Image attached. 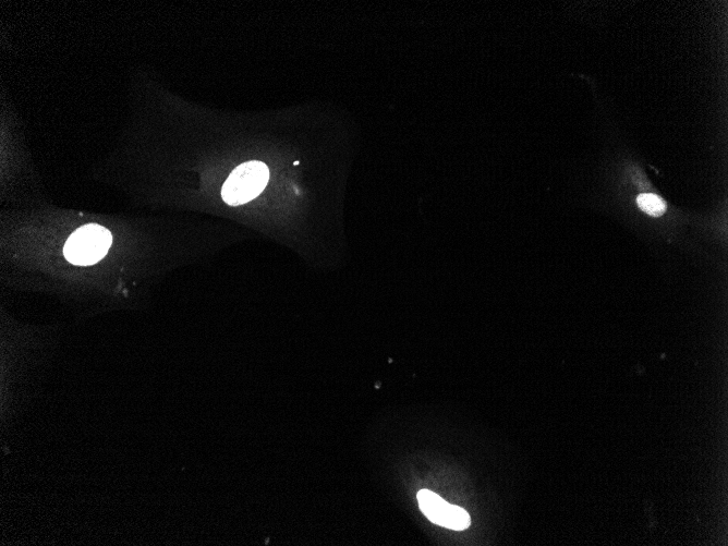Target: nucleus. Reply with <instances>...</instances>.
Masks as SVG:
<instances>
[{"instance_id":"f257e3e1","label":"nucleus","mask_w":728,"mask_h":546,"mask_svg":"<svg viewBox=\"0 0 728 546\" xmlns=\"http://www.w3.org/2000/svg\"><path fill=\"white\" fill-rule=\"evenodd\" d=\"M112 244L109 230L101 225L88 224L71 234L66 241L64 256L75 265H93L106 257Z\"/></svg>"},{"instance_id":"f03ea898","label":"nucleus","mask_w":728,"mask_h":546,"mask_svg":"<svg viewBox=\"0 0 728 546\" xmlns=\"http://www.w3.org/2000/svg\"><path fill=\"white\" fill-rule=\"evenodd\" d=\"M270 179L269 167L251 161L238 166L225 181L223 200L232 206L246 204L260 196Z\"/></svg>"},{"instance_id":"7ed1b4c3","label":"nucleus","mask_w":728,"mask_h":546,"mask_svg":"<svg viewBox=\"0 0 728 546\" xmlns=\"http://www.w3.org/2000/svg\"><path fill=\"white\" fill-rule=\"evenodd\" d=\"M421 511L432 523L452 530H465L470 526L471 520L465 509L448 504L442 497L429 490L418 493Z\"/></svg>"},{"instance_id":"20e7f679","label":"nucleus","mask_w":728,"mask_h":546,"mask_svg":"<svg viewBox=\"0 0 728 546\" xmlns=\"http://www.w3.org/2000/svg\"><path fill=\"white\" fill-rule=\"evenodd\" d=\"M637 203L643 212L651 216H661L666 211V203L655 194H641L637 199Z\"/></svg>"},{"instance_id":"39448f33","label":"nucleus","mask_w":728,"mask_h":546,"mask_svg":"<svg viewBox=\"0 0 728 546\" xmlns=\"http://www.w3.org/2000/svg\"><path fill=\"white\" fill-rule=\"evenodd\" d=\"M294 165H295V166H298V165H299V162H295V163H294Z\"/></svg>"}]
</instances>
